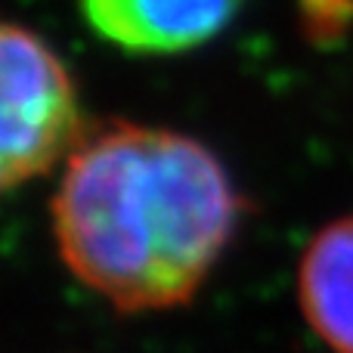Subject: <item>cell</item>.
<instances>
[{
  "label": "cell",
  "instance_id": "obj_1",
  "mask_svg": "<svg viewBox=\"0 0 353 353\" xmlns=\"http://www.w3.org/2000/svg\"><path fill=\"white\" fill-rule=\"evenodd\" d=\"M50 217L81 285L118 313H159L208 282L242 223V195L205 143L115 121L72 149Z\"/></svg>",
  "mask_w": 353,
  "mask_h": 353
},
{
  "label": "cell",
  "instance_id": "obj_2",
  "mask_svg": "<svg viewBox=\"0 0 353 353\" xmlns=\"http://www.w3.org/2000/svg\"><path fill=\"white\" fill-rule=\"evenodd\" d=\"M84 137L74 81L37 34L0 22V195L47 174Z\"/></svg>",
  "mask_w": 353,
  "mask_h": 353
},
{
  "label": "cell",
  "instance_id": "obj_3",
  "mask_svg": "<svg viewBox=\"0 0 353 353\" xmlns=\"http://www.w3.org/2000/svg\"><path fill=\"white\" fill-rule=\"evenodd\" d=\"M84 19L130 53H180L211 41L245 0H78Z\"/></svg>",
  "mask_w": 353,
  "mask_h": 353
},
{
  "label": "cell",
  "instance_id": "obj_4",
  "mask_svg": "<svg viewBox=\"0 0 353 353\" xmlns=\"http://www.w3.org/2000/svg\"><path fill=\"white\" fill-rule=\"evenodd\" d=\"M298 301L329 353H353V214L325 223L298 263Z\"/></svg>",
  "mask_w": 353,
  "mask_h": 353
}]
</instances>
